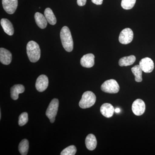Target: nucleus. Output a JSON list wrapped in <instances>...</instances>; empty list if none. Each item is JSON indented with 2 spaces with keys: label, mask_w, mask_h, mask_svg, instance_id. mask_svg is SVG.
<instances>
[{
  "label": "nucleus",
  "mask_w": 155,
  "mask_h": 155,
  "mask_svg": "<svg viewBox=\"0 0 155 155\" xmlns=\"http://www.w3.org/2000/svg\"><path fill=\"white\" fill-rule=\"evenodd\" d=\"M136 0H122L121 6L125 10L132 9L135 5Z\"/></svg>",
  "instance_id": "22"
},
{
  "label": "nucleus",
  "mask_w": 155,
  "mask_h": 155,
  "mask_svg": "<svg viewBox=\"0 0 155 155\" xmlns=\"http://www.w3.org/2000/svg\"><path fill=\"white\" fill-rule=\"evenodd\" d=\"M35 19L37 25L40 28L44 29L47 26L48 21L45 15L41 13L37 12L35 15Z\"/></svg>",
  "instance_id": "16"
},
{
  "label": "nucleus",
  "mask_w": 155,
  "mask_h": 155,
  "mask_svg": "<svg viewBox=\"0 0 155 155\" xmlns=\"http://www.w3.org/2000/svg\"><path fill=\"white\" fill-rule=\"evenodd\" d=\"M87 0H77L78 5L79 6H83L86 4Z\"/></svg>",
  "instance_id": "25"
},
{
  "label": "nucleus",
  "mask_w": 155,
  "mask_h": 155,
  "mask_svg": "<svg viewBox=\"0 0 155 155\" xmlns=\"http://www.w3.org/2000/svg\"><path fill=\"white\" fill-rule=\"evenodd\" d=\"M139 66L142 70L145 73H150L154 68V64L151 59L145 58L142 59L139 63Z\"/></svg>",
  "instance_id": "8"
},
{
  "label": "nucleus",
  "mask_w": 155,
  "mask_h": 155,
  "mask_svg": "<svg viewBox=\"0 0 155 155\" xmlns=\"http://www.w3.org/2000/svg\"><path fill=\"white\" fill-rule=\"evenodd\" d=\"M115 112L116 113H119L120 112V109L118 108H116L115 109Z\"/></svg>",
  "instance_id": "27"
},
{
  "label": "nucleus",
  "mask_w": 155,
  "mask_h": 155,
  "mask_svg": "<svg viewBox=\"0 0 155 155\" xmlns=\"http://www.w3.org/2000/svg\"><path fill=\"white\" fill-rule=\"evenodd\" d=\"M77 151V149L75 146L71 145L64 149L61 152V155H75Z\"/></svg>",
  "instance_id": "23"
},
{
  "label": "nucleus",
  "mask_w": 155,
  "mask_h": 155,
  "mask_svg": "<svg viewBox=\"0 0 155 155\" xmlns=\"http://www.w3.org/2000/svg\"><path fill=\"white\" fill-rule=\"evenodd\" d=\"M60 37L65 50L69 52L72 51L73 49V41L70 31L67 26H64L61 29Z\"/></svg>",
  "instance_id": "1"
},
{
  "label": "nucleus",
  "mask_w": 155,
  "mask_h": 155,
  "mask_svg": "<svg viewBox=\"0 0 155 155\" xmlns=\"http://www.w3.org/2000/svg\"><path fill=\"white\" fill-rule=\"evenodd\" d=\"M48 83V78L47 76L45 75H41L37 79L35 87L38 91L43 92L47 88Z\"/></svg>",
  "instance_id": "10"
},
{
  "label": "nucleus",
  "mask_w": 155,
  "mask_h": 155,
  "mask_svg": "<svg viewBox=\"0 0 155 155\" xmlns=\"http://www.w3.org/2000/svg\"><path fill=\"white\" fill-rule=\"evenodd\" d=\"M29 148V143L26 139L22 140L19 145V150L22 155H26Z\"/></svg>",
  "instance_id": "21"
},
{
  "label": "nucleus",
  "mask_w": 155,
  "mask_h": 155,
  "mask_svg": "<svg viewBox=\"0 0 155 155\" xmlns=\"http://www.w3.org/2000/svg\"><path fill=\"white\" fill-rule=\"evenodd\" d=\"M133 38V31L130 28H125L122 31L119 35V40L122 44L127 45L130 43Z\"/></svg>",
  "instance_id": "6"
},
{
  "label": "nucleus",
  "mask_w": 155,
  "mask_h": 155,
  "mask_svg": "<svg viewBox=\"0 0 155 155\" xmlns=\"http://www.w3.org/2000/svg\"><path fill=\"white\" fill-rule=\"evenodd\" d=\"M96 101V97L92 92H85L82 96L79 103V106L82 109L91 107L94 104Z\"/></svg>",
  "instance_id": "3"
},
{
  "label": "nucleus",
  "mask_w": 155,
  "mask_h": 155,
  "mask_svg": "<svg viewBox=\"0 0 155 155\" xmlns=\"http://www.w3.org/2000/svg\"><path fill=\"white\" fill-rule=\"evenodd\" d=\"M44 14L48 22L51 25H54L57 23V19L51 9L47 8L45 10Z\"/></svg>",
  "instance_id": "19"
},
{
  "label": "nucleus",
  "mask_w": 155,
  "mask_h": 155,
  "mask_svg": "<svg viewBox=\"0 0 155 155\" xmlns=\"http://www.w3.org/2000/svg\"><path fill=\"white\" fill-rule=\"evenodd\" d=\"M25 91V87L22 84H16L11 88V97L12 99L17 100L19 98V94L22 93Z\"/></svg>",
  "instance_id": "15"
},
{
  "label": "nucleus",
  "mask_w": 155,
  "mask_h": 155,
  "mask_svg": "<svg viewBox=\"0 0 155 155\" xmlns=\"http://www.w3.org/2000/svg\"><path fill=\"white\" fill-rule=\"evenodd\" d=\"M27 55L29 61L35 63L39 60L41 57V50L39 46L36 42L31 41L28 42L26 47Z\"/></svg>",
  "instance_id": "2"
},
{
  "label": "nucleus",
  "mask_w": 155,
  "mask_h": 155,
  "mask_svg": "<svg viewBox=\"0 0 155 155\" xmlns=\"http://www.w3.org/2000/svg\"><path fill=\"white\" fill-rule=\"evenodd\" d=\"M1 24L3 30L6 34L10 36L14 34V27L12 23L8 19H2L1 20Z\"/></svg>",
  "instance_id": "14"
},
{
  "label": "nucleus",
  "mask_w": 155,
  "mask_h": 155,
  "mask_svg": "<svg viewBox=\"0 0 155 155\" xmlns=\"http://www.w3.org/2000/svg\"><path fill=\"white\" fill-rule=\"evenodd\" d=\"M92 2L96 5H101L103 4V0H91Z\"/></svg>",
  "instance_id": "26"
},
{
  "label": "nucleus",
  "mask_w": 155,
  "mask_h": 155,
  "mask_svg": "<svg viewBox=\"0 0 155 155\" xmlns=\"http://www.w3.org/2000/svg\"><path fill=\"white\" fill-rule=\"evenodd\" d=\"M101 114L106 118H110L114 115L115 109L111 104L105 103L103 104L100 108Z\"/></svg>",
  "instance_id": "13"
},
{
  "label": "nucleus",
  "mask_w": 155,
  "mask_h": 155,
  "mask_svg": "<svg viewBox=\"0 0 155 155\" xmlns=\"http://www.w3.org/2000/svg\"><path fill=\"white\" fill-rule=\"evenodd\" d=\"M94 58L93 54H88L84 55L81 59V64L84 67L91 68L94 66Z\"/></svg>",
  "instance_id": "11"
},
{
  "label": "nucleus",
  "mask_w": 155,
  "mask_h": 155,
  "mask_svg": "<svg viewBox=\"0 0 155 155\" xmlns=\"http://www.w3.org/2000/svg\"><path fill=\"white\" fill-rule=\"evenodd\" d=\"M131 71L134 76L135 80L136 82H140L142 81V70L140 67L139 65H136L131 69Z\"/></svg>",
  "instance_id": "20"
},
{
  "label": "nucleus",
  "mask_w": 155,
  "mask_h": 155,
  "mask_svg": "<svg viewBox=\"0 0 155 155\" xmlns=\"http://www.w3.org/2000/svg\"><path fill=\"white\" fill-rule=\"evenodd\" d=\"M58 107L59 101L57 99L55 98L52 100L47 110L46 115L51 123H54L55 120V117L58 113Z\"/></svg>",
  "instance_id": "5"
},
{
  "label": "nucleus",
  "mask_w": 155,
  "mask_h": 155,
  "mask_svg": "<svg viewBox=\"0 0 155 155\" xmlns=\"http://www.w3.org/2000/svg\"><path fill=\"white\" fill-rule=\"evenodd\" d=\"M12 54L8 50L1 48L0 49V61L4 65H8L11 64L12 61Z\"/></svg>",
  "instance_id": "12"
},
{
  "label": "nucleus",
  "mask_w": 155,
  "mask_h": 155,
  "mask_svg": "<svg viewBox=\"0 0 155 155\" xmlns=\"http://www.w3.org/2000/svg\"><path fill=\"white\" fill-rule=\"evenodd\" d=\"M85 142L87 148L89 150H93L96 148L97 139L94 134H88L85 139Z\"/></svg>",
  "instance_id": "17"
},
{
  "label": "nucleus",
  "mask_w": 155,
  "mask_h": 155,
  "mask_svg": "<svg viewBox=\"0 0 155 155\" xmlns=\"http://www.w3.org/2000/svg\"><path fill=\"white\" fill-rule=\"evenodd\" d=\"M101 89L103 91L110 94H116L119 91V84L116 80L110 79L105 81L102 84Z\"/></svg>",
  "instance_id": "4"
},
{
  "label": "nucleus",
  "mask_w": 155,
  "mask_h": 155,
  "mask_svg": "<svg viewBox=\"0 0 155 155\" xmlns=\"http://www.w3.org/2000/svg\"><path fill=\"white\" fill-rule=\"evenodd\" d=\"M28 121V115L26 112L20 114L19 117L18 124L19 126H22L25 125Z\"/></svg>",
  "instance_id": "24"
},
{
  "label": "nucleus",
  "mask_w": 155,
  "mask_h": 155,
  "mask_svg": "<svg viewBox=\"0 0 155 155\" xmlns=\"http://www.w3.org/2000/svg\"><path fill=\"white\" fill-rule=\"evenodd\" d=\"M136 57L134 55L123 57L119 60V64L120 67H127L132 65L135 62Z\"/></svg>",
  "instance_id": "18"
},
{
  "label": "nucleus",
  "mask_w": 155,
  "mask_h": 155,
  "mask_svg": "<svg viewBox=\"0 0 155 155\" xmlns=\"http://www.w3.org/2000/svg\"><path fill=\"white\" fill-rule=\"evenodd\" d=\"M2 3L4 10L8 14L15 13L18 6V0H2Z\"/></svg>",
  "instance_id": "9"
},
{
  "label": "nucleus",
  "mask_w": 155,
  "mask_h": 155,
  "mask_svg": "<svg viewBox=\"0 0 155 155\" xmlns=\"http://www.w3.org/2000/svg\"><path fill=\"white\" fill-rule=\"evenodd\" d=\"M145 109V104L144 101L140 99L135 100L132 104V112L136 116H141L144 114Z\"/></svg>",
  "instance_id": "7"
}]
</instances>
